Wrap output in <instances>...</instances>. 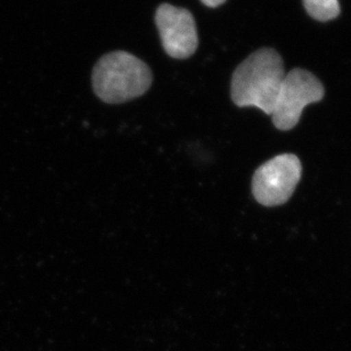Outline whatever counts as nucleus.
Returning <instances> with one entry per match:
<instances>
[{"mask_svg": "<svg viewBox=\"0 0 351 351\" xmlns=\"http://www.w3.org/2000/svg\"><path fill=\"white\" fill-rule=\"evenodd\" d=\"M284 77L280 55L271 48H261L244 60L234 72L232 99L240 108L254 106L270 115Z\"/></svg>", "mask_w": 351, "mask_h": 351, "instance_id": "1", "label": "nucleus"}, {"mask_svg": "<svg viewBox=\"0 0 351 351\" xmlns=\"http://www.w3.org/2000/svg\"><path fill=\"white\" fill-rule=\"evenodd\" d=\"M152 72L149 66L127 51L105 55L95 65L93 87L101 101L118 104L139 97L149 90Z\"/></svg>", "mask_w": 351, "mask_h": 351, "instance_id": "2", "label": "nucleus"}, {"mask_svg": "<svg viewBox=\"0 0 351 351\" xmlns=\"http://www.w3.org/2000/svg\"><path fill=\"white\" fill-rule=\"evenodd\" d=\"M325 89L313 73L294 69L284 77L271 112L274 125L280 130H290L298 125L304 108L324 97Z\"/></svg>", "mask_w": 351, "mask_h": 351, "instance_id": "3", "label": "nucleus"}, {"mask_svg": "<svg viewBox=\"0 0 351 351\" xmlns=\"http://www.w3.org/2000/svg\"><path fill=\"white\" fill-rule=\"evenodd\" d=\"M300 160L293 154H280L259 167L252 178L254 199L265 206L284 204L300 182Z\"/></svg>", "mask_w": 351, "mask_h": 351, "instance_id": "4", "label": "nucleus"}, {"mask_svg": "<svg viewBox=\"0 0 351 351\" xmlns=\"http://www.w3.org/2000/svg\"><path fill=\"white\" fill-rule=\"evenodd\" d=\"M156 27L167 54L175 58H187L199 45L195 21L189 10L162 3L156 14Z\"/></svg>", "mask_w": 351, "mask_h": 351, "instance_id": "5", "label": "nucleus"}, {"mask_svg": "<svg viewBox=\"0 0 351 351\" xmlns=\"http://www.w3.org/2000/svg\"><path fill=\"white\" fill-rule=\"evenodd\" d=\"M304 5L313 19L322 22L333 20L340 14L338 0H304Z\"/></svg>", "mask_w": 351, "mask_h": 351, "instance_id": "6", "label": "nucleus"}, {"mask_svg": "<svg viewBox=\"0 0 351 351\" xmlns=\"http://www.w3.org/2000/svg\"><path fill=\"white\" fill-rule=\"evenodd\" d=\"M201 1L208 7H218L223 5L226 0H201Z\"/></svg>", "mask_w": 351, "mask_h": 351, "instance_id": "7", "label": "nucleus"}]
</instances>
